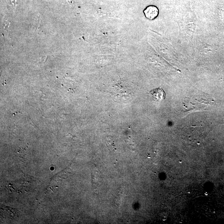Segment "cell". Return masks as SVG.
Here are the masks:
<instances>
[{
  "label": "cell",
  "instance_id": "obj_6",
  "mask_svg": "<svg viewBox=\"0 0 224 224\" xmlns=\"http://www.w3.org/2000/svg\"><path fill=\"white\" fill-rule=\"evenodd\" d=\"M203 209L204 210H207V207L205 205L203 206Z\"/></svg>",
  "mask_w": 224,
  "mask_h": 224
},
{
  "label": "cell",
  "instance_id": "obj_5",
  "mask_svg": "<svg viewBox=\"0 0 224 224\" xmlns=\"http://www.w3.org/2000/svg\"><path fill=\"white\" fill-rule=\"evenodd\" d=\"M12 3L15 6V3H16V0H11Z\"/></svg>",
  "mask_w": 224,
  "mask_h": 224
},
{
  "label": "cell",
  "instance_id": "obj_3",
  "mask_svg": "<svg viewBox=\"0 0 224 224\" xmlns=\"http://www.w3.org/2000/svg\"><path fill=\"white\" fill-rule=\"evenodd\" d=\"M10 25V22L9 21H6L5 22V30L6 32H9V26Z\"/></svg>",
  "mask_w": 224,
  "mask_h": 224
},
{
  "label": "cell",
  "instance_id": "obj_1",
  "mask_svg": "<svg viewBox=\"0 0 224 224\" xmlns=\"http://www.w3.org/2000/svg\"><path fill=\"white\" fill-rule=\"evenodd\" d=\"M145 15L147 19L152 20L158 16L159 11L157 7L154 5H150L144 11Z\"/></svg>",
  "mask_w": 224,
  "mask_h": 224
},
{
  "label": "cell",
  "instance_id": "obj_4",
  "mask_svg": "<svg viewBox=\"0 0 224 224\" xmlns=\"http://www.w3.org/2000/svg\"><path fill=\"white\" fill-rule=\"evenodd\" d=\"M36 19H36V23H35V25H36V28H37V29H38V28L40 27V18L39 16H38V17H37Z\"/></svg>",
  "mask_w": 224,
  "mask_h": 224
},
{
  "label": "cell",
  "instance_id": "obj_2",
  "mask_svg": "<svg viewBox=\"0 0 224 224\" xmlns=\"http://www.w3.org/2000/svg\"><path fill=\"white\" fill-rule=\"evenodd\" d=\"M149 93L156 101L159 102L163 101L165 98V92L161 88L153 89L149 92Z\"/></svg>",
  "mask_w": 224,
  "mask_h": 224
}]
</instances>
